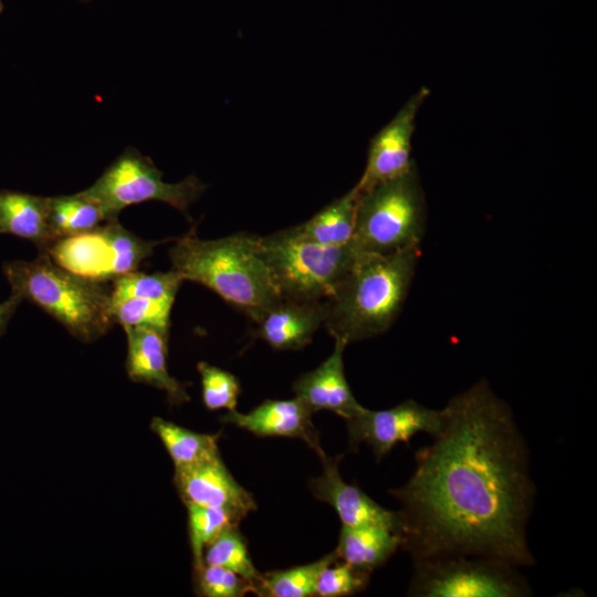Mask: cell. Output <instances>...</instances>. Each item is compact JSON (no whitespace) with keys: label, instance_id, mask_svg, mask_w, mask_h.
<instances>
[{"label":"cell","instance_id":"obj_26","mask_svg":"<svg viewBox=\"0 0 597 597\" xmlns=\"http://www.w3.org/2000/svg\"><path fill=\"white\" fill-rule=\"evenodd\" d=\"M203 564L224 567L250 583L261 574L251 559L238 526L227 528L205 548Z\"/></svg>","mask_w":597,"mask_h":597},{"label":"cell","instance_id":"obj_8","mask_svg":"<svg viewBox=\"0 0 597 597\" xmlns=\"http://www.w3.org/2000/svg\"><path fill=\"white\" fill-rule=\"evenodd\" d=\"M408 593L422 597H524L532 589L517 567L478 556L413 563Z\"/></svg>","mask_w":597,"mask_h":597},{"label":"cell","instance_id":"obj_29","mask_svg":"<svg viewBox=\"0 0 597 597\" xmlns=\"http://www.w3.org/2000/svg\"><path fill=\"white\" fill-rule=\"evenodd\" d=\"M370 573L334 561L320 574L314 596L342 597L363 591L369 584Z\"/></svg>","mask_w":597,"mask_h":597},{"label":"cell","instance_id":"obj_6","mask_svg":"<svg viewBox=\"0 0 597 597\" xmlns=\"http://www.w3.org/2000/svg\"><path fill=\"white\" fill-rule=\"evenodd\" d=\"M262 258L281 297L322 302L353 265L352 242L326 247L300 235L294 227L259 237Z\"/></svg>","mask_w":597,"mask_h":597},{"label":"cell","instance_id":"obj_18","mask_svg":"<svg viewBox=\"0 0 597 597\" xmlns=\"http://www.w3.org/2000/svg\"><path fill=\"white\" fill-rule=\"evenodd\" d=\"M0 233L33 242L44 252L56 241L50 224L49 197L0 190Z\"/></svg>","mask_w":597,"mask_h":597},{"label":"cell","instance_id":"obj_11","mask_svg":"<svg viewBox=\"0 0 597 597\" xmlns=\"http://www.w3.org/2000/svg\"><path fill=\"white\" fill-rule=\"evenodd\" d=\"M426 87L415 93L370 140L365 170L356 184L364 191L379 182L397 178L416 164L411 159V139L419 107L428 96Z\"/></svg>","mask_w":597,"mask_h":597},{"label":"cell","instance_id":"obj_1","mask_svg":"<svg viewBox=\"0 0 597 597\" xmlns=\"http://www.w3.org/2000/svg\"><path fill=\"white\" fill-rule=\"evenodd\" d=\"M431 444L416 452L399 501L401 547L413 563L478 556L531 566L534 484L511 408L485 380L452 397Z\"/></svg>","mask_w":597,"mask_h":597},{"label":"cell","instance_id":"obj_14","mask_svg":"<svg viewBox=\"0 0 597 597\" xmlns=\"http://www.w3.org/2000/svg\"><path fill=\"white\" fill-rule=\"evenodd\" d=\"M312 412L296 397L265 400L247 413L228 411L221 421L242 428L260 437H285L303 440L321 459L325 457Z\"/></svg>","mask_w":597,"mask_h":597},{"label":"cell","instance_id":"obj_23","mask_svg":"<svg viewBox=\"0 0 597 597\" xmlns=\"http://www.w3.org/2000/svg\"><path fill=\"white\" fill-rule=\"evenodd\" d=\"M336 559L335 552H332L305 565L260 574L251 583V593L261 597L314 596L321 572Z\"/></svg>","mask_w":597,"mask_h":597},{"label":"cell","instance_id":"obj_2","mask_svg":"<svg viewBox=\"0 0 597 597\" xmlns=\"http://www.w3.org/2000/svg\"><path fill=\"white\" fill-rule=\"evenodd\" d=\"M420 245L387 253H357L334 291L322 301L323 326L345 344L386 332L399 314L416 272Z\"/></svg>","mask_w":597,"mask_h":597},{"label":"cell","instance_id":"obj_32","mask_svg":"<svg viewBox=\"0 0 597 597\" xmlns=\"http://www.w3.org/2000/svg\"><path fill=\"white\" fill-rule=\"evenodd\" d=\"M2 10H3V3H2V1L0 0V13L2 12Z\"/></svg>","mask_w":597,"mask_h":597},{"label":"cell","instance_id":"obj_9","mask_svg":"<svg viewBox=\"0 0 597 597\" xmlns=\"http://www.w3.org/2000/svg\"><path fill=\"white\" fill-rule=\"evenodd\" d=\"M164 241H146L115 218L87 232L60 239L44 252L61 268L103 283L136 271Z\"/></svg>","mask_w":597,"mask_h":597},{"label":"cell","instance_id":"obj_12","mask_svg":"<svg viewBox=\"0 0 597 597\" xmlns=\"http://www.w3.org/2000/svg\"><path fill=\"white\" fill-rule=\"evenodd\" d=\"M174 483L185 505L221 507L243 520L256 503L232 476L221 457L175 469Z\"/></svg>","mask_w":597,"mask_h":597},{"label":"cell","instance_id":"obj_4","mask_svg":"<svg viewBox=\"0 0 597 597\" xmlns=\"http://www.w3.org/2000/svg\"><path fill=\"white\" fill-rule=\"evenodd\" d=\"M3 273L11 294L41 307L82 342L97 339L114 324L111 290L61 268L45 252L6 262Z\"/></svg>","mask_w":597,"mask_h":597},{"label":"cell","instance_id":"obj_21","mask_svg":"<svg viewBox=\"0 0 597 597\" xmlns=\"http://www.w3.org/2000/svg\"><path fill=\"white\" fill-rule=\"evenodd\" d=\"M150 428L163 442L175 469L220 457V433L195 432L159 417L153 418Z\"/></svg>","mask_w":597,"mask_h":597},{"label":"cell","instance_id":"obj_22","mask_svg":"<svg viewBox=\"0 0 597 597\" xmlns=\"http://www.w3.org/2000/svg\"><path fill=\"white\" fill-rule=\"evenodd\" d=\"M49 218L56 241L87 232L111 220L104 209L84 191L49 197Z\"/></svg>","mask_w":597,"mask_h":597},{"label":"cell","instance_id":"obj_7","mask_svg":"<svg viewBox=\"0 0 597 597\" xmlns=\"http://www.w3.org/2000/svg\"><path fill=\"white\" fill-rule=\"evenodd\" d=\"M206 187L195 176H188L176 184L165 182L163 172L149 157L128 148L83 191L104 209L109 219H115L127 206L150 200L187 212Z\"/></svg>","mask_w":597,"mask_h":597},{"label":"cell","instance_id":"obj_25","mask_svg":"<svg viewBox=\"0 0 597 597\" xmlns=\"http://www.w3.org/2000/svg\"><path fill=\"white\" fill-rule=\"evenodd\" d=\"M186 506L193 568H198L203 564L205 548L223 531L238 526L242 520L234 513L221 507L193 504Z\"/></svg>","mask_w":597,"mask_h":597},{"label":"cell","instance_id":"obj_10","mask_svg":"<svg viewBox=\"0 0 597 597\" xmlns=\"http://www.w3.org/2000/svg\"><path fill=\"white\" fill-rule=\"evenodd\" d=\"M346 422L350 448L357 449L365 443L371 448L379 461L395 446L408 443L417 433L436 436L442 426V411L408 399L384 410H369L364 407Z\"/></svg>","mask_w":597,"mask_h":597},{"label":"cell","instance_id":"obj_3","mask_svg":"<svg viewBox=\"0 0 597 597\" xmlns=\"http://www.w3.org/2000/svg\"><path fill=\"white\" fill-rule=\"evenodd\" d=\"M172 270L205 285L254 323L280 298L259 235L240 232L203 240L191 230L169 249Z\"/></svg>","mask_w":597,"mask_h":597},{"label":"cell","instance_id":"obj_13","mask_svg":"<svg viewBox=\"0 0 597 597\" xmlns=\"http://www.w3.org/2000/svg\"><path fill=\"white\" fill-rule=\"evenodd\" d=\"M338 458L323 457L321 475L310 481L313 495L329 504L337 513L343 526L384 525L402 531L399 512L390 511L363 492L358 486L345 482L339 473Z\"/></svg>","mask_w":597,"mask_h":597},{"label":"cell","instance_id":"obj_19","mask_svg":"<svg viewBox=\"0 0 597 597\" xmlns=\"http://www.w3.org/2000/svg\"><path fill=\"white\" fill-rule=\"evenodd\" d=\"M400 532L384 525L343 526L334 551L338 561L371 573L401 547Z\"/></svg>","mask_w":597,"mask_h":597},{"label":"cell","instance_id":"obj_15","mask_svg":"<svg viewBox=\"0 0 597 597\" xmlns=\"http://www.w3.org/2000/svg\"><path fill=\"white\" fill-rule=\"evenodd\" d=\"M347 344L335 339L333 353L315 369L301 375L293 384L295 397L312 412L327 410L345 420L364 407L356 400L344 370Z\"/></svg>","mask_w":597,"mask_h":597},{"label":"cell","instance_id":"obj_24","mask_svg":"<svg viewBox=\"0 0 597 597\" xmlns=\"http://www.w3.org/2000/svg\"><path fill=\"white\" fill-rule=\"evenodd\" d=\"M182 282L175 270L151 274L133 271L113 280L111 300L137 297L174 303Z\"/></svg>","mask_w":597,"mask_h":597},{"label":"cell","instance_id":"obj_16","mask_svg":"<svg viewBox=\"0 0 597 597\" xmlns=\"http://www.w3.org/2000/svg\"><path fill=\"white\" fill-rule=\"evenodd\" d=\"M124 331L127 336L128 377L165 391L171 404L188 401L186 389L168 371V335L146 327H124Z\"/></svg>","mask_w":597,"mask_h":597},{"label":"cell","instance_id":"obj_20","mask_svg":"<svg viewBox=\"0 0 597 597\" xmlns=\"http://www.w3.org/2000/svg\"><path fill=\"white\" fill-rule=\"evenodd\" d=\"M359 191L356 185L294 229L303 238L326 247L352 242Z\"/></svg>","mask_w":597,"mask_h":597},{"label":"cell","instance_id":"obj_17","mask_svg":"<svg viewBox=\"0 0 597 597\" xmlns=\"http://www.w3.org/2000/svg\"><path fill=\"white\" fill-rule=\"evenodd\" d=\"M323 318L322 302L281 297L255 322L254 335L275 349L295 350L311 343Z\"/></svg>","mask_w":597,"mask_h":597},{"label":"cell","instance_id":"obj_28","mask_svg":"<svg viewBox=\"0 0 597 597\" xmlns=\"http://www.w3.org/2000/svg\"><path fill=\"white\" fill-rule=\"evenodd\" d=\"M197 368L201 378L202 401L206 408L235 410L241 390L238 378L206 362H199Z\"/></svg>","mask_w":597,"mask_h":597},{"label":"cell","instance_id":"obj_5","mask_svg":"<svg viewBox=\"0 0 597 597\" xmlns=\"http://www.w3.org/2000/svg\"><path fill=\"white\" fill-rule=\"evenodd\" d=\"M425 222V195L415 165L397 178L359 191L352 244L357 252L371 254L420 245Z\"/></svg>","mask_w":597,"mask_h":597},{"label":"cell","instance_id":"obj_30","mask_svg":"<svg viewBox=\"0 0 597 597\" xmlns=\"http://www.w3.org/2000/svg\"><path fill=\"white\" fill-rule=\"evenodd\" d=\"M196 586L206 597H241L251 593V583L221 566L202 564L195 568Z\"/></svg>","mask_w":597,"mask_h":597},{"label":"cell","instance_id":"obj_31","mask_svg":"<svg viewBox=\"0 0 597 597\" xmlns=\"http://www.w3.org/2000/svg\"><path fill=\"white\" fill-rule=\"evenodd\" d=\"M21 301V297L15 294H11L7 301L0 303V336L4 333L10 318Z\"/></svg>","mask_w":597,"mask_h":597},{"label":"cell","instance_id":"obj_27","mask_svg":"<svg viewBox=\"0 0 597 597\" xmlns=\"http://www.w3.org/2000/svg\"><path fill=\"white\" fill-rule=\"evenodd\" d=\"M172 304L137 297L111 300V314L123 327L153 328L168 335Z\"/></svg>","mask_w":597,"mask_h":597}]
</instances>
